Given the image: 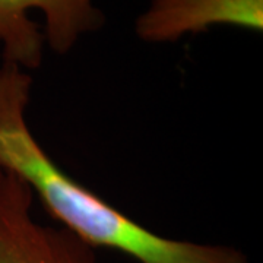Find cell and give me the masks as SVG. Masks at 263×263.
<instances>
[{"label":"cell","mask_w":263,"mask_h":263,"mask_svg":"<svg viewBox=\"0 0 263 263\" xmlns=\"http://www.w3.org/2000/svg\"><path fill=\"white\" fill-rule=\"evenodd\" d=\"M32 76L0 65V170L22 180L57 226L94 249H111L136 263H250L233 246L165 237L132 219L67 174L28 123Z\"/></svg>","instance_id":"1"},{"label":"cell","mask_w":263,"mask_h":263,"mask_svg":"<svg viewBox=\"0 0 263 263\" xmlns=\"http://www.w3.org/2000/svg\"><path fill=\"white\" fill-rule=\"evenodd\" d=\"M104 25L105 13L94 0H0L2 62L37 70L44 48L67 54Z\"/></svg>","instance_id":"2"},{"label":"cell","mask_w":263,"mask_h":263,"mask_svg":"<svg viewBox=\"0 0 263 263\" xmlns=\"http://www.w3.org/2000/svg\"><path fill=\"white\" fill-rule=\"evenodd\" d=\"M34 196L16 176H0V263H101L97 249L32 215Z\"/></svg>","instance_id":"3"},{"label":"cell","mask_w":263,"mask_h":263,"mask_svg":"<svg viewBox=\"0 0 263 263\" xmlns=\"http://www.w3.org/2000/svg\"><path fill=\"white\" fill-rule=\"evenodd\" d=\"M214 27L263 29V0H151L135 21L136 37L148 44L176 43Z\"/></svg>","instance_id":"4"},{"label":"cell","mask_w":263,"mask_h":263,"mask_svg":"<svg viewBox=\"0 0 263 263\" xmlns=\"http://www.w3.org/2000/svg\"><path fill=\"white\" fill-rule=\"evenodd\" d=\"M0 176H2V170H0Z\"/></svg>","instance_id":"5"}]
</instances>
